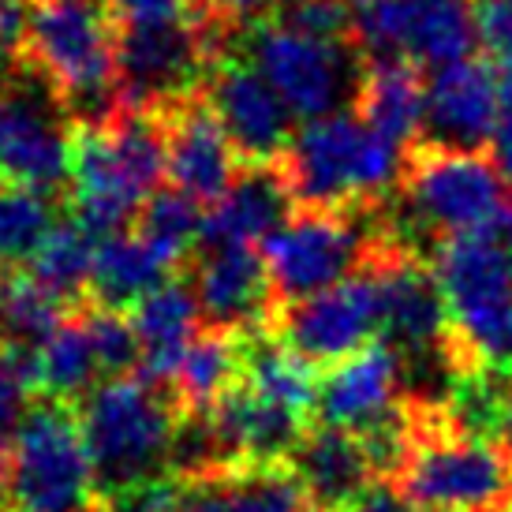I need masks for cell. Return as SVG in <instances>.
Returning <instances> with one entry per match:
<instances>
[{"label": "cell", "mask_w": 512, "mask_h": 512, "mask_svg": "<svg viewBox=\"0 0 512 512\" xmlns=\"http://www.w3.org/2000/svg\"><path fill=\"white\" fill-rule=\"evenodd\" d=\"M344 512H412V505L400 498L393 479H374Z\"/></svg>", "instance_id": "cell-35"}, {"label": "cell", "mask_w": 512, "mask_h": 512, "mask_svg": "<svg viewBox=\"0 0 512 512\" xmlns=\"http://www.w3.org/2000/svg\"><path fill=\"white\" fill-rule=\"evenodd\" d=\"M352 113L397 150L427 135V68L412 60H363Z\"/></svg>", "instance_id": "cell-20"}, {"label": "cell", "mask_w": 512, "mask_h": 512, "mask_svg": "<svg viewBox=\"0 0 512 512\" xmlns=\"http://www.w3.org/2000/svg\"><path fill=\"white\" fill-rule=\"evenodd\" d=\"M131 326H135V337H139V348H143L139 374L172 389L176 370L184 363L187 344L195 341L199 329L206 326L191 277L180 270L161 288H154L143 303H135L131 307Z\"/></svg>", "instance_id": "cell-22"}, {"label": "cell", "mask_w": 512, "mask_h": 512, "mask_svg": "<svg viewBox=\"0 0 512 512\" xmlns=\"http://www.w3.org/2000/svg\"><path fill=\"white\" fill-rule=\"evenodd\" d=\"M8 273H12V270H8V266H4V262H0V281H4V277H8Z\"/></svg>", "instance_id": "cell-39"}, {"label": "cell", "mask_w": 512, "mask_h": 512, "mask_svg": "<svg viewBox=\"0 0 512 512\" xmlns=\"http://www.w3.org/2000/svg\"><path fill=\"white\" fill-rule=\"evenodd\" d=\"M180 419L184 408L169 385H157L143 374L101 382L79 404L101 498L165 475Z\"/></svg>", "instance_id": "cell-4"}, {"label": "cell", "mask_w": 512, "mask_h": 512, "mask_svg": "<svg viewBox=\"0 0 512 512\" xmlns=\"http://www.w3.org/2000/svg\"><path fill=\"white\" fill-rule=\"evenodd\" d=\"M404 150L370 131L352 109L299 124L273 165L296 206L374 210L397 195Z\"/></svg>", "instance_id": "cell-3"}, {"label": "cell", "mask_w": 512, "mask_h": 512, "mask_svg": "<svg viewBox=\"0 0 512 512\" xmlns=\"http://www.w3.org/2000/svg\"><path fill=\"white\" fill-rule=\"evenodd\" d=\"M475 27L483 57L498 72L505 120H512V0H475Z\"/></svg>", "instance_id": "cell-32"}, {"label": "cell", "mask_w": 512, "mask_h": 512, "mask_svg": "<svg viewBox=\"0 0 512 512\" xmlns=\"http://www.w3.org/2000/svg\"><path fill=\"white\" fill-rule=\"evenodd\" d=\"M288 471L303 486L314 512H344L378 475L352 430L311 423L288 456Z\"/></svg>", "instance_id": "cell-19"}, {"label": "cell", "mask_w": 512, "mask_h": 512, "mask_svg": "<svg viewBox=\"0 0 512 512\" xmlns=\"http://www.w3.org/2000/svg\"><path fill=\"white\" fill-rule=\"evenodd\" d=\"M501 228L434 243V273L449 307L445 359L460 378L512 374V255Z\"/></svg>", "instance_id": "cell-2"}, {"label": "cell", "mask_w": 512, "mask_h": 512, "mask_svg": "<svg viewBox=\"0 0 512 512\" xmlns=\"http://www.w3.org/2000/svg\"><path fill=\"white\" fill-rule=\"evenodd\" d=\"M12 512H86L101 501L79 408L38 400L8 445Z\"/></svg>", "instance_id": "cell-8"}, {"label": "cell", "mask_w": 512, "mask_h": 512, "mask_svg": "<svg viewBox=\"0 0 512 512\" xmlns=\"http://www.w3.org/2000/svg\"><path fill=\"white\" fill-rule=\"evenodd\" d=\"M505 120L501 83L486 57L427 68V135L441 146H490Z\"/></svg>", "instance_id": "cell-17"}, {"label": "cell", "mask_w": 512, "mask_h": 512, "mask_svg": "<svg viewBox=\"0 0 512 512\" xmlns=\"http://www.w3.org/2000/svg\"><path fill=\"white\" fill-rule=\"evenodd\" d=\"M72 116L23 57L0 64V180L68 195Z\"/></svg>", "instance_id": "cell-10"}, {"label": "cell", "mask_w": 512, "mask_h": 512, "mask_svg": "<svg viewBox=\"0 0 512 512\" xmlns=\"http://www.w3.org/2000/svg\"><path fill=\"white\" fill-rule=\"evenodd\" d=\"M352 38L363 60L441 68L475 57V0H352Z\"/></svg>", "instance_id": "cell-11"}, {"label": "cell", "mask_w": 512, "mask_h": 512, "mask_svg": "<svg viewBox=\"0 0 512 512\" xmlns=\"http://www.w3.org/2000/svg\"><path fill=\"white\" fill-rule=\"evenodd\" d=\"M501 441L512 453V374L505 378V423H501Z\"/></svg>", "instance_id": "cell-36"}, {"label": "cell", "mask_w": 512, "mask_h": 512, "mask_svg": "<svg viewBox=\"0 0 512 512\" xmlns=\"http://www.w3.org/2000/svg\"><path fill=\"white\" fill-rule=\"evenodd\" d=\"M501 512H512V505H509V509H501Z\"/></svg>", "instance_id": "cell-41"}, {"label": "cell", "mask_w": 512, "mask_h": 512, "mask_svg": "<svg viewBox=\"0 0 512 512\" xmlns=\"http://www.w3.org/2000/svg\"><path fill=\"white\" fill-rule=\"evenodd\" d=\"M101 382H105V367H101L83 303L68 311V318L38 348V393L42 400H60L79 408Z\"/></svg>", "instance_id": "cell-24"}, {"label": "cell", "mask_w": 512, "mask_h": 512, "mask_svg": "<svg viewBox=\"0 0 512 512\" xmlns=\"http://www.w3.org/2000/svg\"><path fill=\"white\" fill-rule=\"evenodd\" d=\"M60 195L42 187L0 180V262L8 270L30 266L42 243L53 236Z\"/></svg>", "instance_id": "cell-29"}, {"label": "cell", "mask_w": 512, "mask_h": 512, "mask_svg": "<svg viewBox=\"0 0 512 512\" xmlns=\"http://www.w3.org/2000/svg\"><path fill=\"white\" fill-rule=\"evenodd\" d=\"M243 385L255 389L258 397L311 419L318 408L322 378H318V367L296 356L273 329H262L243 337Z\"/></svg>", "instance_id": "cell-26"}, {"label": "cell", "mask_w": 512, "mask_h": 512, "mask_svg": "<svg viewBox=\"0 0 512 512\" xmlns=\"http://www.w3.org/2000/svg\"><path fill=\"white\" fill-rule=\"evenodd\" d=\"M68 303L45 292L27 270H12L0 281V348H42L49 333L68 318Z\"/></svg>", "instance_id": "cell-31"}, {"label": "cell", "mask_w": 512, "mask_h": 512, "mask_svg": "<svg viewBox=\"0 0 512 512\" xmlns=\"http://www.w3.org/2000/svg\"><path fill=\"white\" fill-rule=\"evenodd\" d=\"M277 8H281V0H202L199 8H191V12L214 19L217 27H225L228 34L240 38V34H247L251 27L273 19Z\"/></svg>", "instance_id": "cell-34"}, {"label": "cell", "mask_w": 512, "mask_h": 512, "mask_svg": "<svg viewBox=\"0 0 512 512\" xmlns=\"http://www.w3.org/2000/svg\"><path fill=\"white\" fill-rule=\"evenodd\" d=\"M86 512H109V505H105V501H98L94 509H86Z\"/></svg>", "instance_id": "cell-38"}, {"label": "cell", "mask_w": 512, "mask_h": 512, "mask_svg": "<svg viewBox=\"0 0 512 512\" xmlns=\"http://www.w3.org/2000/svg\"><path fill=\"white\" fill-rule=\"evenodd\" d=\"M243 382V337L228 329L202 326L187 344L184 363L176 370L172 393L184 415H210L221 400Z\"/></svg>", "instance_id": "cell-27"}, {"label": "cell", "mask_w": 512, "mask_h": 512, "mask_svg": "<svg viewBox=\"0 0 512 512\" xmlns=\"http://www.w3.org/2000/svg\"><path fill=\"white\" fill-rule=\"evenodd\" d=\"M202 94L214 105L243 165H273L288 150L296 135V116L270 86V79L243 57L240 45H232L210 68Z\"/></svg>", "instance_id": "cell-14"}, {"label": "cell", "mask_w": 512, "mask_h": 512, "mask_svg": "<svg viewBox=\"0 0 512 512\" xmlns=\"http://www.w3.org/2000/svg\"><path fill=\"white\" fill-rule=\"evenodd\" d=\"M165 139V180L202 206H214L243 169L240 154L202 90L154 109Z\"/></svg>", "instance_id": "cell-16"}, {"label": "cell", "mask_w": 512, "mask_h": 512, "mask_svg": "<svg viewBox=\"0 0 512 512\" xmlns=\"http://www.w3.org/2000/svg\"><path fill=\"white\" fill-rule=\"evenodd\" d=\"M273 333L303 356L311 367L329 370L344 363L348 356L363 352L367 344L382 341L385 333V296L378 273L370 262L356 277L341 281L329 292L292 303L277 314Z\"/></svg>", "instance_id": "cell-12"}, {"label": "cell", "mask_w": 512, "mask_h": 512, "mask_svg": "<svg viewBox=\"0 0 512 512\" xmlns=\"http://www.w3.org/2000/svg\"><path fill=\"white\" fill-rule=\"evenodd\" d=\"M98 236H90L75 217H64L53 236L42 243V251L34 255V262L27 266V273L53 292L60 303L68 307H83L86 288H90V273H94V258H98Z\"/></svg>", "instance_id": "cell-30"}, {"label": "cell", "mask_w": 512, "mask_h": 512, "mask_svg": "<svg viewBox=\"0 0 512 512\" xmlns=\"http://www.w3.org/2000/svg\"><path fill=\"white\" fill-rule=\"evenodd\" d=\"M412 445L397 468L400 498L412 512H501L512 505V453L505 441L468 438L441 408L412 404Z\"/></svg>", "instance_id": "cell-5"}, {"label": "cell", "mask_w": 512, "mask_h": 512, "mask_svg": "<svg viewBox=\"0 0 512 512\" xmlns=\"http://www.w3.org/2000/svg\"><path fill=\"white\" fill-rule=\"evenodd\" d=\"M187 498V483L180 475H154V479H146L139 486H128V490H120L113 498H101L109 505V512H180Z\"/></svg>", "instance_id": "cell-33"}, {"label": "cell", "mask_w": 512, "mask_h": 512, "mask_svg": "<svg viewBox=\"0 0 512 512\" xmlns=\"http://www.w3.org/2000/svg\"><path fill=\"white\" fill-rule=\"evenodd\" d=\"M389 228H393L389 206L374 210L296 206L285 225L262 243V258L270 266L281 311L356 277Z\"/></svg>", "instance_id": "cell-7"}, {"label": "cell", "mask_w": 512, "mask_h": 512, "mask_svg": "<svg viewBox=\"0 0 512 512\" xmlns=\"http://www.w3.org/2000/svg\"><path fill=\"white\" fill-rule=\"evenodd\" d=\"M292 210L296 202L288 195L277 165H243L225 195L214 206H206L199 247H225V243L262 247L285 225Z\"/></svg>", "instance_id": "cell-21"}, {"label": "cell", "mask_w": 512, "mask_h": 512, "mask_svg": "<svg viewBox=\"0 0 512 512\" xmlns=\"http://www.w3.org/2000/svg\"><path fill=\"white\" fill-rule=\"evenodd\" d=\"M15 8H27V0H0V15L15 12Z\"/></svg>", "instance_id": "cell-37"}, {"label": "cell", "mask_w": 512, "mask_h": 512, "mask_svg": "<svg viewBox=\"0 0 512 512\" xmlns=\"http://www.w3.org/2000/svg\"><path fill=\"white\" fill-rule=\"evenodd\" d=\"M243 57L270 79L299 124L318 116L341 113V105L352 109L363 57L348 45H333L311 38L303 30L288 27L281 19H266L240 34Z\"/></svg>", "instance_id": "cell-9"}, {"label": "cell", "mask_w": 512, "mask_h": 512, "mask_svg": "<svg viewBox=\"0 0 512 512\" xmlns=\"http://www.w3.org/2000/svg\"><path fill=\"white\" fill-rule=\"evenodd\" d=\"M176 273L180 270H172L146 240H139L135 232H120V236L98 243L86 303L109 307V311H131L135 303H143L154 288H161Z\"/></svg>", "instance_id": "cell-23"}, {"label": "cell", "mask_w": 512, "mask_h": 512, "mask_svg": "<svg viewBox=\"0 0 512 512\" xmlns=\"http://www.w3.org/2000/svg\"><path fill=\"white\" fill-rule=\"evenodd\" d=\"M281 4H292V0H281Z\"/></svg>", "instance_id": "cell-42"}, {"label": "cell", "mask_w": 512, "mask_h": 512, "mask_svg": "<svg viewBox=\"0 0 512 512\" xmlns=\"http://www.w3.org/2000/svg\"><path fill=\"white\" fill-rule=\"evenodd\" d=\"M157 187L128 161L116 139L101 124H75L72 128V161H68V217L98 236L131 232L143 202Z\"/></svg>", "instance_id": "cell-13"}, {"label": "cell", "mask_w": 512, "mask_h": 512, "mask_svg": "<svg viewBox=\"0 0 512 512\" xmlns=\"http://www.w3.org/2000/svg\"><path fill=\"white\" fill-rule=\"evenodd\" d=\"M393 202H400L419 232L441 243L501 228L512 206V184L490 146L464 150L423 139L404 150Z\"/></svg>", "instance_id": "cell-6"}, {"label": "cell", "mask_w": 512, "mask_h": 512, "mask_svg": "<svg viewBox=\"0 0 512 512\" xmlns=\"http://www.w3.org/2000/svg\"><path fill=\"white\" fill-rule=\"evenodd\" d=\"M400 404H404V356L382 337L322 374L314 423L363 434L389 419Z\"/></svg>", "instance_id": "cell-18"}, {"label": "cell", "mask_w": 512, "mask_h": 512, "mask_svg": "<svg viewBox=\"0 0 512 512\" xmlns=\"http://www.w3.org/2000/svg\"><path fill=\"white\" fill-rule=\"evenodd\" d=\"M19 57L72 124H94L120 105V49L109 0H27Z\"/></svg>", "instance_id": "cell-1"}, {"label": "cell", "mask_w": 512, "mask_h": 512, "mask_svg": "<svg viewBox=\"0 0 512 512\" xmlns=\"http://www.w3.org/2000/svg\"><path fill=\"white\" fill-rule=\"evenodd\" d=\"M199 4H202V0H187V8H199Z\"/></svg>", "instance_id": "cell-40"}, {"label": "cell", "mask_w": 512, "mask_h": 512, "mask_svg": "<svg viewBox=\"0 0 512 512\" xmlns=\"http://www.w3.org/2000/svg\"><path fill=\"white\" fill-rule=\"evenodd\" d=\"M184 273L195 285L206 326L228 329L236 337H251V333L273 329L277 314H281L262 247H251V243L199 247Z\"/></svg>", "instance_id": "cell-15"}, {"label": "cell", "mask_w": 512, "mask_h": 512, "mask_svg": "<svg viewBox=\"0 0 512 512\" xmlns=\"http://www.w3.org/2000/svg\"><path fill=\"white\" fill-rule=\"evenodd\" d=\"M180 512H314V505L288 468H258L187 483Z\"/></svg>", "instance_id": "cell-25"}, {"label": "cell", "mask_w": 512, "mask_h": 512, "mask_svg": "<svg viewBox=\"0 0 512 512\" xmlns=\"http://www.w3.org/2000/svg\"><path fill=\"white\" fill-rule=\"evenodd\" d=\"M202 221H206V206L202 202L184 195L180 187L161 184L143 202L131 232L150 243L172 270H184L202 243Z\"/></svg>", "instance_id": "cell-28"}]
</instances>
